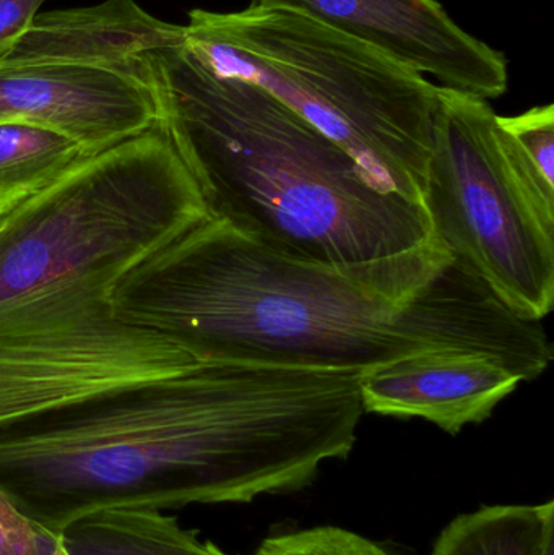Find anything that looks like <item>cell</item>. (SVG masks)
<instances>
[{
	"instance_id": "obj_1",
	"label": "cell",
	"mask_w": 554,
	"mask_h": 555,
	"mask_svg": "<svg viewBox=\"0 0 554 555\" xmlns=\"http://www.w3.org/2000/svg\"><path fill=\"white\" fill-rule=\"evenodd\" d=\"M358 372L198 362L0 423V491L57 534L106 508L249 504L355 449Z\"/></svg>"
},
{
	"instance_id": "obj_2",
	"label": "cell",
	"mask_w": 554,
	"mask_h": 555,
	"mask_svg": "<svg viewBox=\"0 0 554 555\" xmlns=\"http://www.w3.org/2000/svg\"><path fill=\"white\" fill-rule=\"evenodd\" d=\"M111 304L197 362L361 374L458 349L498 356L530 382L553 359L542 322L516 315L454 257L342 269L273 253L211 217L120 276Z\"/></svg>"
},
{
	"instance_id": "obj_3",
	"label": "cell",
	"mask_w": 554,
	"mask_h": 555,
	"mask_svg": "<svg viewBox=\"0 0 554 555\" xmlns=\"http://www.w3.org/2000/svg\"><path fill=\"white\" fill-rule=\"evenodd\" d=\"M208 217L159 122L2 215L0 423L198 364L116 317L111 291Z\"/></svg>"
},
{
	"instance_id": "obj_4",
	"label": "cell",
	"mask_w": 554,
	"mask_h": 555,
	"mask_svg": "<svg viewBox=\"0 0 554 555\" xmlns=\"http://www.w3.org/2000/svg\"><path fill=\"white\" fill-rule=\"evenodd\" d=\"M133 75L211 218L273 253L342 269L452 257L423 205L381 191L259 85L218 74L185 44L143 54Z\"/></svg>"
},
{
	"instance_id": "obj_5",
	"label": "cell",
	"mask_w": 554,
	"mask_h": 555,
	"mask_svg": "<svg viewBox=\"0 0 554 555\" xmlns=\"http://www.w3.org/2000/svg\"><path fill=\"white\" fill-rule=\"evenodd\" d=\"M185 46L259 85L334 140L387 194L425 207L438 87L377 49L283 7L189 12Z\"/></svg>"
},
{
	"instance_id": "obj_6",
	"label": "cell",
	"mask_w": 554,
	"mask_h": 555,
	"mask_svg": "<svg viewBox=\"0 0 554 555\" xmlns=\"http://www.w3.org/2000/svg\"><path fill=\"white\" fill-rule=\"evenodd\" d=\"M423 204L439 243L507 309L552 312L554 188L484 98L438 87Z\"/></svg>"
},
{
	"instance_id": "obj_7",
	"label": "cell",
	"mask_w": 554,
	"mask_h": 555,
	"mask_svg": "<svg viewBox=\"0 0 554 555\" xmlns=\"http://www.w3.org/2000/svg\"><path fill=\"white\" fill-rule=\"evenodd\" d=\"M283 7L358 39L442 87L484 100L507 90L506 57L451 18L436 0H253Z\"/></svg>"
},
{
	"instance_id": "obj_8",
	"label": "cell",
	"mask_w": 554,
	"mask_h": 555,
	"mask_svg": "<svg viewBox=\"0 0 554 555\" xmlns=\"http://www.w3.org/2000/svg\"><path fill=\"white\" fill-rule=\"evenodd\" d=\"M0 122L46 127L90 155L159 122L150 88L133 75L68 62H0Z\"/></svg>"
},
{
	"instance_id": "obj_9",
	"label": "cell",
	"mask_w": 554,
	"mask_h": 555,
	"mask_svg": "<svg viewBox=\"0 0 554 555\" xmlns=\"http://www.w3.org/2000/svg\"><path fill=\"white\" fill-rule=\"evenodd\" d=\"M523 382L490 352L442 349L361 372L358 387L364 413L418 417L458 436L487 421Z\"/></svg>"
},
{
	"instance_id": "obj_10",
	"label": "cell",
	"mask_w": 554,
	"mask_h": 555,
	"mask_svg": "<svg viewBox=\"0 0 554 555\" xmlns=\"http://www.w3.org/2000/svg\"><path fill=\"white\" fill-rule=\"evenodd\" d=\"M184 44L185 26L155 18L136 0H106L38 13L0 62H68L133 75L143 54Z\"/></svg>"
},
{
	"instance_id": "obj_11",
	"label": "cell",
	"mask_w": 554,
	"mask_h": 555,
	"mask_svg": "<svg viewBox=\"0 0 554 555\" xmlns=\"http://www.w3.org/2000/svg\"><path fill=\"white\" fill-rule=\"evenodd\" d=\"M68 555H230L152 508H106L83 515L57 533Z\"/></svg>"
},
{
	"instance_id": "obj_12",
	"label": "cell",
	"mask_w": 554,
	"mask_h": 555,
	"mask_svg": "<svg viewBox=\"0 0 554 555\" xmlns=\"http://www.w3.org/2000/svg\"><path fill=\"white\" fill-rule=\"evenodd\" d=\"M431 555H554V502L485 505L459 515Z\"/></svg>"
},
{
	"instance_id": "obj_13",
	"label": "cell",
	"mask_w": 554,
	"mask_h": 555,
	"mask_svg": "<svg viewBox=\"0 0 554 555\" xmlns=\"http://www.w3.org/2000/svg\"><path fill=\"white\" fill-rule=\"evenodd\" d=\"M90 156L80 143L55 130L0 122V217Z\"/></svg>"
},
{
	"instance_id": "obj_14",
	"label": "cell",
	"mask_w": 554,
	"mask_h": 555,
	"mask_svg": "<svg viewBox=\"0 0 554 555\" xmlns=\"http://www.w3.org/2000/svg\"><path fill=\"white\" fill-rule=\"evenodd\" d=\"M254 555H394L383 544L347 528L322 527L273 534Z\"/></svg>"
},
{
	"instance_id": "obj_15",
	"label": "cell",
	"mask_w": 554,
	"mask_h": 555,
	"mask_svg": "<svg viewBox=\"0 0 554 555\" xmlns=\"http://www.w3.org/2000/svg\"><path fill=\"white\" fill-rule=\"evenodd\" d=\"M540 178L554 188V106L533 107L519 116H498Z\"/></svg>"
},
{
	"instance_id": "obj_16",
	"label": "cell",
	"mask_w": 554,
	"mask_h": 555,
	"mask_svg": "<svg viewBox=\"0 0 554 555\" xmlns=\"http://www.w3.org/2000/svg\"><path fill=\"white\" fill-rule=\"evenodd\" d=\"M57 547V534L29 520L0 491V555H52Z\"/></svg>"
},
{
	"instance_id": "obj_17",
	"label": "cell",
	"mask_w": 554,
	"mask_h": 555,
	"mask_svg": "<svg viewBox=\"0 0 554 555\" xmlns=\"http://www.w3.org/2000/svg\"><path fill=\"white\" fill-rule=\"evenodd\" d=\"M46 0H0V59L28 31Z\"/></svg>"
},
{
	"instance_id": "obj_18",
	"label": "cell",
	"mask_w": 554,
	"mask_h": 555,
	"mask_svg": "<svg viewBox=\"0 0 554 555\" xmlns=\"http://www.w3.org/2000/svg\"><path fill=\"white\" fill-rule=\"evenodd\" d=\"M52 555H68V554H67V553H65V551H64V550H62L61 544H59L57 550H55V551H54V554H52Z\"/></svg>"
}]
</instances>
